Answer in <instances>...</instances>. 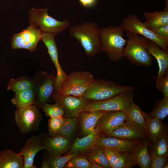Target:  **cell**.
Here are the masks:
<instances>
[{"mask_svg": "<svg viewBox=\"0 0 168 168\" xmlns=\"http://www.w3.org/2000/svg\"><path fill=\"white\" fill-rule=\"evenodd\" d=\"M59 102L64 110V117L77 118L83 111L89 101L83 97L71 95H60L53 92L50 99Z\"/></svg>", "mask_w": 168, "mask_h": 168, "instance_id": "obj_14", "label": "cell"}, {"mask_svg": "<svg viewBox=\"0 0 168 168\" xmlns=\"http://www.w3.org/2000/svg\"><path fill=\"white\" fill-rule=\"evenodd\" d=\"M94 79L89 72H72L64 80L59 92L57 93L81 97Z\"/></svg>", "mask_w": 168, "mask_h": 168, "instance_id": "obj_6", "label": "cell"}, {"mask_svg": "<svg viewBox=\"0 0 168 168\" xmlns=\"http://www.w3.org/2000/svg\"><path fill=\"white\" fill-rule=\"evenodd\" d=\"M142 140H128L101 135L97 139L95 145L103 148L115 149L120 152H131Z\"/></svg>", "mask_w": 168, "mask_h": 168, "instance_id": "obj_17", "label": "cell"}, {"mask_svg": "<svg viewBox=\"0 0 168 168\" xmlns=\"http://www.w3.org/2000/svg\"><path fill=\"white\" fill-rule=\"evenodd\" d=\"M34 86L33 79L26 76L16 78H11L7 83V89L15 92L33 89Z\"/></svg>", "mask_w": 168, "mask_h": 168, "instance_id": "obj_28", "label": "cell"}, {"mask_svg": "<svg viewBox=\"0 0 168 168\" xmlns=\"http://www.w3.org/2000/svg\"><path fill=\"white\" fill-rule=\"evenodd\" d=\"M78 154L77 152H74L67 154L63 156H54L47 152L44 155L41 168H63L70 159Z\"/></svg>", "mask_w": 168, "mask_h": 168, "instance_id": "obj_25", "label": "cell"}, {"mask_svg": "<svg viewBox=\"0 0 168 168\" xmlns=\"http://www.w3.org/2000/svg\"><path fill=\"white\" fill-rule=\"evenodd\" d=\"M137 163L141 168H150L151 157L147 141H142L131 152Z\"/></svg>", "mask_w": 168, "mask_h": 168, "instance_id": "obj_24", "label": "cell"}, {"mask_svg": "<svg viewBox=\"0 0 168 168\" xmlns=\"http://www.w3.org/2000/svg\"><path fill=\"white\" fill-rule=\"evenodd\" d=\"M137 163L131 152H120L119 156L112 168H131Z\"/></svg>", "mask_w": 168, "mask_h": 168, "instance_id": "obj_34", "label": "cell"}, {"mask_svg": "<svg viewBox=\"0 0 168 168\" xmlns=\"http://www.w3.org/2000/svg\"><path fill=\"white\" fill-rule=\"evenodd\" d=\"M133 91L124 92L105 100L89 102L83 111L89 112L100 110L119 111L127 113L133 101Z\"/></svg>", "mask_w": 168, "mask_h": 168, "instance_id": "obj_7", "label": "cell"}, {"mask_svg": "<svg viewBox=\"0 0 168 168\" xmlns=\"http://www.w3.org/2000/svg\"><path fill=\"white\" fill-rule=\"evenodd\" d=\"M77 118L65 117L64 123L57 134L71 141L76 128Z\"/></svg>", "mask_w": 168, "mask_h": 168, "instance_id": "obj_33", "label": "cell"}, {"mask_svg": "<svg viewBox=\"0 0 168 168\" xmlns=\"http://www.w3.org/2000/svg\"><path fill=\"white\" fill-rule=\"evenodd\" d=\"M166 125L157 118H151L147 116L146 120L147 132L152 143L155 142L161 135Z\"/></svg>", "mask_w": 168, "mask_h": 168, "instance_id": "obj_27", "label": "cell"}, {"mask_svg": "<svg viewBox=\"0 0 168 168\" xmlns=\"http://www.w3.org/2000/svg\"><path fill=\"white\" fill-rule=\"evenodd\" d=\"M79 2L83 7L90 8L93 6L96 3L97 0H78Z\"/></svg>", "mask_w": 168, "mask_h": 168, "instance_id": "obj_42", "label": "cell"}, {"mask_svg": "<svg viewBox=\"0 0 168 168\" xmlns=\"http://www.w3.org/2000/svg\"><path fill=\"white\" fill-rule=\"evenodd\" d=\"M100 28L95 22L86 21L71 27L69 33L80 43L86 55L92 57L101 52Z\"/></svg>", "mask_w": 168, "mask_h": 168, "instance_id": "obj_1", "label": "cell"}, {"mask_svg": "<svg viewBox=\"0 0 168 168\" xmlns=\"http://www.w3.org/2000/svg\"><path fill=\"white\" fill-rule=\"evenodd\" d=\"M67 168H91V163L84 155H77L70 159L65 165Z\"/></svg>", "mask_w": 168, "mask_h": 168, "instance_id": "obj_36", "label": "cell"}, {"mask_svg": "<svg viewBox=\"0 0 168 168\" xmlns=\"http://www.w3.org/2000/svg\"><path fill=\"white\" fill-rule=\"evenodd\" d=\"M35 94L33 89L15 92L11 100L16 108H21L33 104Z\"/></svg>", "mask_w": 168, "mask_h": 168, "instance_id": "obj_29", "label": "cell"}, {"mask_svg": "<svg viewBox=\"0 0 168 168\" xmlns=\"http://www.w3.org/2000/svg\"><path fill=\"white\" fill-rule=\"evenodd\" d=\"M43 33L40 28L30 24L26 28L13 35L11 39V48L25 49L34 52L36 49L38 42L41 40Z\"/></svg>", "mask_w": 168, "mask_h": 168, "instance_id": "obj_11", "label": "cell"}, {"mask_svg": "<svg viewBox=\"0 0 168 168\" xmlns=\"http://www.w3.org/2000/svg\"><path fill=\"white\" fill-rule=\"evenodd\" d=\"M121 25L124 31L142 35L152 40L160 48L168 52V38L158 36L147 28L136 15L130 14L124 17Z\"/></svg>", "mask_w": 168, "mask_h": 168, "instance_id": "obj_10", "label": "cell"}, {"mask_svg": "<svg viewBox=\"0 0 168 168\" xmlns=\"http://www.w3.org/2000/svg\"><path fill=\"white\" fill-rule=\"evenodd\" d=\"M147 49L151 55L156 58L158 63L159 71L156 80V82H157L168 73V53L159 47L155 42L148 39Z\"/></svg>", "mask_w": 168, "mask_h": 168, "instance_id": "obj_19", "label": "cell"}, {"mask_svg": "<svg viewBox=\"0 0 168 168\" xmlns=\"http://www.w3.org/2000/svg\"><path fill=\"white\" fill-rule=\"evenodd\" d=\"M150 149L156 155L168 157V132L166 125L161 135L152 143Z\"/></svg>", "mask_w": 168, "mask_h": 168, "instance_id": "obj_30", "label": "cell"}, {"mask_svg": "<svg viewBox=\"0 0 168 168\" xmlns=\"http://www.w3.org/2000/svg\"><path fill=\"white\" fill-rule=\"evenodd\" d=\"M65 117L50 118L48 120V125L49 134L51 136L57 134L63 125Z\"/></svg>", "mask_w": 168, "mask_h": 168, "instance_id": "obj_37", "label": "cell"}, {"mask_svg": "<svg viewBox=\"0 0 168 168\" xmlns=\"http://www.w3.org/2000/svg\"><path fill=\"white\" fill-rule=\"evenodd\" d=\"M48 8H32L29 12V22L38 26L43 32L55 35L68 28L70 25L69 21H59L49 15Z\"/></svg>", "mask_w": 168, "mask_h": 168, "instance_id": "obj_5", "label": "cell"}, {"mask_svg": "<svg viewBox=\"0 0 168 168\" xmlns=\"http://www.w3.org/2000/svg\"><path fill=\"white\" fill-rule=\"evenodd\" d=\"M22 156L11 150L0 152V168H23Z\"/></svg>", "mask_w": 168, "mask_h": 168, "instance_id": "obj_22", "label": "cell"}, {"mask_svg": "<svg viewBox=\"0 0 168 168\" xmlns=\"http://www.w3.org/2000/svg\"><path fill=\"white\" fill-rule=\"evenodd\" d=\"M55 35L51 33L43 32L41 40L47 48L48 53L56 69L57 74L54 92L58 93L63 81L68 75L63 71L59 63L58 49L55 40Z\"/></svg>", "mask_w": 168, "mask_h": 168, "instance_id": "obj_15", "label": "cell"}, {"mask_svg": "<svg viewBox=\"0 0 168 168\" xmlns=\"http://www.w3.org/2000/svg\"><path fill=\"white\" fill-rule=\"evenodd\" d=\"M150 30L158 36L168 38V24Z\"/></svg>", "mask_w": 168, "mask_h": 168, "instance_id": "obj_41", "label": "cell"}, {"mask_svg": "<svg viewBox=\"0 0 168 168\" xmlns=\"http://www.w3.org/2000/svg\"><path fill=\"white\" fill-rule=\"evenodd\" d=\"M106 111L98 110L81 113L80 129L83 136H85L95 130L99 119Z\"/></svg>", "mask_w": 168, "mask_h": 168, "instance_id": "obj_20", "label": "cell"}, {"mask_svg": "<svg viewBox=\"0 0 168 168\" xmlns=\"http://www.w3.org/2000/svg\"><path fill=\"white\" fill-rule=\"evenodd\" d=\"M127 114L128 117L140 125L147 132V114L142 110L133 101L130 104Z\"/></svg>", "mask_w": 168, "mask_h": 168, "instance_id": "obj_31", "label": "cell"}, {"mask_svg": "<svg viewBox=\"0 0 168 168\" xmlns=\"http://www.w3.org/2000/svg\"><path fill=\"white\" fill-rule=\"evenodd\" d=\"M168 115V97L157 100L153 110L147 114L148 117H156L163 120Z\"/></svg>", "mask_w": 168, "mask_h": 168, "instance_id": "obj_32", "label": "cell"}, {"mask_svg": "<svg viewBox=\"0 0 168 168\" xmlns=\"http://www.w3.org/2000/svg\"><path fill=\"white\" fill-rule=\"evenodd\" d=\"M47 135L41 131L27 140L24 145L18 153L23 158V168H36L34 164V158L39 151L46 150L45 140Z\"/></svg>", "mask_w": 168, "mask_h": 168, "instance_id": "obj_13", "label": "cell"}, {"mask_svg": "<svg viewBox=\"0 0 168 168\" xmlns=\"http://www.w3.org/2000/svg\"><path fill=\"white\" fill-rule=\"evenodd\" d=\"M126 35L128 39L124 48V57L133 64L139 66H151L152 61L147 49L148 39L128 31H126Z\"/></svg>", "mask_w": 168, "mask_h": 168, "instance_id": "obj_3", "label": "cell"}, {"mask_svg": "<svg viewBox=\"0 0 168 168\" xmlns=\"http://www.w3.org/2000/svg\"><path fill=\"white\" fill-rule=\"evenodd\" d=\"M56 77L45 72L36 73L33 78L35 94L34 105L39 109L49 101L54 90Z\"/></svg>", "mask_w": 168, "mask_h": 168, "instance_id": "obj_9", "label": "cell"}, {"mask_svg": "<svg viewBox=\"0 0 168 168\" xmlns=\"http://www.w3.org/2000/svg\"><path fill=\"white\" fill-rule=\"evenodd\" d=\"M127 116V113L124 112L107 111L99 119L96 128L100 134L112 132L123 123Z\"/></svg>", "mask_w": 168, "mask_h": 168, "instance_id": "obj_16", "label": "cell"}, {"mask_svg": "<svg viewBox=\"0 0 168 168\" xmlns=\"http://www.w3.org/2000/svg\"><path fill=\"white\" fill-rule=\"evenodd\" d=\"M146 20L143 23L149 30L158 28L168 24V10L146 12L143 14Z\"/></svg>", "mask_w": 168, "mask_h": 168, "instance_id": "obj_23", "label": "cell"}, {"mask_svg": "<svg viewBox=\"0 0 168 168\" xmlns=\"http://www.w3.org/2000/svg\"><path fill=\"white\" fill-rule=\"evenodd\" d=\"M100 135L128 140H142L148 137L147 132L140 125L127 117L113 131Z\"/></svg>", "mask_w": 168, "mask_h": 168, "instance_id": "obj_12", "label": "cell"}, {"mask_svg": "<svg viewBox=\"0 0 168 168\" xmlns=\"http://www.w3.org/2000/svg\"><path fill=\"white\" fill-rule=\"evenodd\" d=\"M41 108L45 115L50 118L64 117L65 113L64 108L58 102L53 104L45 103Z\"/></svg>", "mask_w": 168, "mask_h": 168, "instance_id": "obj_35", "label": "cell"}, {"mask_svg": "<svg viewBox=\"0 0 168 168\" xmlns=\"http://www.w3.org/2000/svg\"><path fill=\"white\" fill-rule=\"evenodd\" d=\"M166 3V7L164 10H168V0H165Z\"/></svg>", "mask_w": 168, "mask_h": 168, "instance_id": "obj_44", "label": "cell"}, {"mask_svg": "<svg viewBox=\"0 0 168 168\" xmlns=\"http://www.w3.org/2000/svg\"><path fill=\"white\" fill-rule=\"evenodd\" d=\"M71 141L58 134L51 136L48 134L45 146L47 152L54 156H61L70 147Z\"/></svg>", "mask_w": 168, "mask_h": 168, "instance_id": "obj_18", "label": "cell"}, {"mask_svg": "<svg viewBox=\"0 0 168 168\" xmlns=\"http://www.w3.org/2000/svg\"><path fill=\"white\" fill-rule=\"evenodd\" d=\"M124 31L121 25L100 28L101 50L113 62L121 60L124 57V46L128 39L124 38Z\"/></svg>", "mask_w": 168, "mask_h": 168, "instance_id": "obj_2", "label": "cell"}, {"mask_svg": "<svg viewBox=\"0 0 168 168\" xmlns=\"http://www.w3.org/2000/svg\"><path fill=\"white\" fill-rule=\"evenodd\" d=\"M104 154L111 167L116 162L119 156L120 152L112 148H104Z\"/></svg>", "mask_w": 168, "mask_h": 168, "instance_id": "obj_39", "label": "cell"}, {"mask_svg": "<svg viewBox=\"0 0 168 168\" xmlns=\"http://www.w3.org/2000/svg\"><path fill=\"white\" fill-rule=\"evenodd\" d=\"M100 136V134L96 128L90 134L81 138H77L70 147L68 154L74 152H83L95 145V143Z\"/></svg>", "mask_w": 168, "mask_h": 168, "instance_id": "obj_21", "label": "cell"}, {"mask_svg": "<svg viewBox=\"0 0 168 168\" xmlns=\"http://www.w3.org/2000/svg\"><path fill=\"white\" fill-rule=\"evenodd\" d=\"M134 90L132 86L122 85L111 80L94 79L82 97L89 101H101Z\"/></svg>", "mask_w": 168, "mask_h": 168, "instance_id": "obj_4", "label": "cell"}, {"mask_svg": "<svg viewBox=\"0 0 168 168\" xmlns=\"http://www.w3.org/2000/svg\"><path fill=\"white\" fill-rule=\"evenodd\" d=\"M168 168V163H166L162 167V168Z\"/></svg>", "mask_w": 168, "mask_h": 168, "instance_id": "obj_45", "label": "cell"}, {"mask_svg": "<svg viewBox=\"0 0 168 168\" xmlns=\"http://www.w3.org/2000/svg\"><path fill=\"white\" fill-rule=\"evenodd\" d=\"M157 89L165 97H168V73L166 74L159 80L156 82Z\"/></svg>", "mask_w": 168, "mask_h": 168, "instance_id": "obj_40", "label": "cell"}, {"mask_svg": "<svg viewBox=\"0 0 168 168\" xmlns=\"http://www.w3.org/2000/svg\"><path fill=\"white\" fill-rule=\"evenodd\" d=\"M149 152L151 160L150 168H162L163 165L167 161V157L156 155L150 149Z\"/></svg>", "mask_w": 168, "mask_h": 168, "instance_id": "obj_38", "label": "cell"}, {"mask_svg": "<svg viewBox=\"0 0 168 168\" xmlns=\"http://www.w3.org/2000/svg\"><path fill=\"white\" fill-rule=\"evenodd\" d=\"M91 168H102L100 165L94 162H91Z\"/></svg>", "mask_w": 168, "mask_h": 168, "instance_id": "obj_43", "label": "cell"}, {"mask_svg": "<svg viewBox=\"0 0 168 168\" xmlns=\"http://www.w3.org/2000/svg\"><path fill=\"white\" fill-rule=\"evenodd\" d=\"M104 148L95 145L84 152V156L90 162H94L102 168H111L104 154Z\"/></svg>", "mask_w": 168, "mask_h": 168, "instance_id": "obj_26", "label": "cell"}, {"mask_svg": "<svg viewBox=\"0 0 168 168\" xmlns=\"http://www.w3.org/2000/svg\"><path fill=\"white\" fill-rule=\"evenodd\" d=\"M39 109L34 105L16 108L15 120L22 133H30L39 130L42 115Z\"/></svg>", "mask_w": 168, "mask_h": 168, "instance_id": "obj_8", "label": "cell"}]
</instances>
